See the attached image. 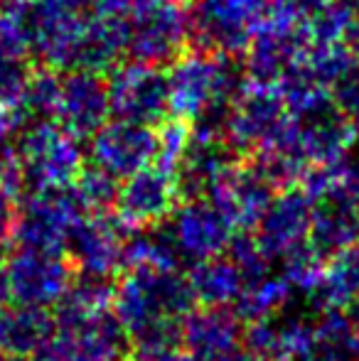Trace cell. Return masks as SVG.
I'll return each instance as SVG.
<instances>
[{
  "label": "cell",
  "mask_w": 359,
  "mask_h": 361,
  "mask_svg": "<svg viewBox=\"0 0 359 361\" xmlns=\"http://www.w3.org/2000/svg\"><path fill=\"white\" fill-rule=\"evenodd\" d=\"M197 300L187 276L180 271L138 268L116 283L114 307L116 317L126 327L128 337L158 322H182L195 310Z\"/></svg>",
  "instance_id": "obj_1"
},
{
  "label": "cell",
  "mask_w": 359,
  "mask_h": 361,
  "mask_svg": "<svg viewBox=\"0 0 359 361\" xmlns=\"http://www.w3.org/2000/svg\"><path fill=\"white\" fill-rule=\"evenodd\" d=\"M168 76L170 111L182 121H195L212 109H226L244 89V72L229 54L195 52L178 57Z\"/></svg>",
  "instance_id": "obj_2"
},
{
  "label": "cell",
  "mask_w": 359,
  "mask_h": 361,
  "mask_svg": "<svg viewBox=\"0 0 359 361\" xmlns=\"http://www.w3.org/2000/svg\"><path fill=\"white\" fill-rule=\"evenodd\" d=\"M296 123L298 118L288 114L276 86L246 79L229 106L221 140L234 155L256 157L286 143Z\"/></svg>",
  "instance_id": "obj_3"
},
{
  "label": "cell",
  "mask_w": 359,
  "mask_h": 361,
  "mask_svg": "<svg viewBox=\"0 0 359 361\" xmlns=\"http://www.w3.org/2000/svg\"><path fill=\"white\" fill-rule=\"evenodd\" d=\"M15 157L23 172L25 195L72 185L84 167L79 138L52 121L25 126Z\"/></svg>",
  "instance_id": "obj_4"
},
{
  "label": "cell",
  "mask_w": 359,
  "mask_h": 361,
  "mask_svg": "<svg viewBox=\"0 0 359 361\" xmlns=\"http://www.w3.org/2000/svg\"><path fill=\"white\" fill-rule=\"evenodd\" d=\"M190 23L180 0H133L126 18V52L150 67L173 64L182 57Z\"/></svg>",
  "instance_id": "obj_5"
},
{
  "label": "cell",
  "mask_w": 359,
  "mask_h": 361,
  "mask_svg": "<svg viewBox=\"0 0 359 361\" xmlns=\"http://www.w3.org/2000/svg\"><path fill=\"white\" fill-rule=\"evenodd\" d=\"M273 0H192L190 39L212 54H239L266 18Z\"/></svg>",
  "instance_id": "obj_6"
},
{
  "label": "cell",
  "mask_w": 359,
  "mask_h": 361,
  "mask_svg": "<svg viewBox=\"0 0 359 361\" xmlns=\"http://www.w3.org/2000/svg\"><path fill=\"white\" fill-rule=\"evenodd\" d=\"M87 214L89 209L74 190V182L52 190L30 192L20 204L15 243L20 248L59 253L74 224Z\"/></svg>",
  "instance_id": "obj_7"
},
{
  "label": "cell",
  "mask_w": 359,
  "mask_h": 361,
  "mask_svg": "<svg viewBox=\"0 0 359 361\" xmlns=\"http://www.w3.org/2000/svg\"><path fill=\"white\" fill-rule=\"evenodd\" d=\"M305 47V20L271 3L266 18L259 23L246 44V79L259 84H276L283 72L303 57Z\"/></svg>",
  "instance_id": "obj_8"
},
{
  "label": "cell",
  "mask_w": 359,
  "mask_h": 361,
  "mask_svg": "<svg viewBox=\"0 0 359 361\" xmlns=\"http://www.w3.org/2000/svg\"><path fill=\"white\" fill-rule=\"evenodd\" d=\"M130 337L109 310L69 327H54L35 361H128Z\"/></svg>",
  "instance_id": "obj_9"
},
{
  "label": "cell",
  "mask_w": 359,
  "mask_h": 361,
  "mask_svg": "<svg viewBox=\"0 0 359 361\" xmlns=\"http://www.w3.org/2000/svg\"><path fill=\"white\" fill-rule=\"evenodd\" d=\"M111 116L133 123L158 126L170 114L168 76L143 62L116 64L106 81Z\"/></svg>",
  "instance_id": "obj_10"
},
{
  "label": "cell",
  "mask_w": 359,
  "mask_h": 361,
  "mask_svg": "<svg viewBox=\"0 0 359 361\" xmlns=\"http://www.w3.org/2000/svg\"><path fill=\"white\" fill-rule=\"evenodd\" d=\"M10 295L20 305L49 307L57 305L74 278L72 261L54 251L18 248L5 263Z\"/></svg>",
  "instance_id": "obj_11"
},
{
  "label": "cell",
  "mask_w": 359,
  "mask_h": 361,
  "mask_svg": "<svg viewBox=\"0 0 359 361\" xmlns=\"http://www.w3.org/2000/svg\"><path fill=\"white\" fill-rule=\"evenodd\" d=\"M89 155L96 167L114 175L116 180L135 175L150 167L158 157V130L153 126L133 123V121H106L91 135Z\"/></svg>",
  "instance_id": "obj_12"
},
{
  "label": "cell",
  "mask_w": 359,
  "mask_h": 361,
  "mask_svg": "<svg viewBox=\"0 0 359 361\" xmlns=\"http://www.w3.org/2000/svg\"><path fill=\"white\" fill-rule=\"evenodd\" d=\"M87 13L30 5V52L47 69H77L82 57Z\"/></svg>",
  "instance_id": "obj_13"
},
{
  "label": "cell",
  "mask_w": 359,
  "mask_h": 361,
  "mask_svg": "<svg viewBox=\"0 0 359 361\" xmlns=\"http://www.w3.org/2000/svg\"><path fill=\"white\" fill-rule=\"evenodd\" d=\"M180 190L175 175L158 165L138 170L118 187L116 216L128 228H148L168 221L178 209Z\"/></svg>",
  "instance_id": "obj_14"
},
{
  "label": "cell",
  "mask_w": 359,
  "mask_h": 361,
  "mask_svg": "<svg viewBox=\"0 0 359 361\" xmlns=\"http://www.w3.org/2000/svg\"><path fill=\"white\" fill-rule=\"evenodd\" d=\"M276 192L278 190L271 185L269 177L259 170L256 162L239 165L234 160L221 172L219 180L209 187L205 200H209L221 214L229 219L231 226L246 231V228L259 224L261 214L271 204Z\"/></svg>",
  "instance_id": "obj_15"
},
{
  "label": "cell",
  "mask_w": 359,
  "mask_h": 361,
  "mask_svg": "<svg viewBox=\"0 0 359 361\" xmlns=\"http://www.w3.org/2000/svg\"><path fill=\"white\" fill-rule=\"evenodd\" d=\"M128 231L123 221L111 212H94L79 219L67 236L69 261L89 276L111 278L121 268V246Z\"/></svg>",
  "instance_id": "obj_16"
},
{
  "label": "cell",
  "mask_w": 359,
  "mask_h": 361,
  "mask_svg": "<svg viewBox=\"0 0 359 361\" xmlns=\"http://www.w3.org/2000/svg\"><path fill=\"white\" fill-rule=\"evenodd\" d=\"M168 226L182 261L190 263L221 256L234 236L231 221L209 200H187L170 214Z\"/></svg>",
  "instance_id": "obj_17"
},
{
  "label": "cell",
  "mask_w": 359,
  "mask_h": 361,
  "mask_svg": "<svg viewBox=\"0 0 359 361\" xmlns=\"http://www.w3.org/2000/svg\"><path fill=\"white\" fill-rule=\"evenodd\" d=\"M315 202L298 187L276 192L256 224V241L269 258H283L293 248L308 243Z\"/></svg>",
  "instance_id": "obj_18"
},
{
  "label": "cell",
  "mask_w": 359,
  "mask_h": 361,
  "mask_svg": "<svg viewBox=\"0 0 359 361\" xmlns=\"http://www.w3.org/2000/svg\"><path fill=\"white\" fill-rule=\"evenodd\" d=\"M109 91L106 81L89 69H72L59 84V101L54 118L74 138H91L109 121Z\"/></svg>",
  "instance_id": "obj_19"
},
{
  "label": "cell",
  "mask_w": 359,
  "mask_h": 361,
  "mask_svg": "<svg viewBox=\"0 0 359 361\" xmlns=\"http://www.w3.org/2000/svg\"><path fill=\"white\" fill-rule=\"evenodd\" d=\"M312 339L315 322L293 312H278L251 322L244 332L246 349L269 361H298L312 347Z\"/></svg>",
  "instance_id": "obj_20"
},
{
  "label": "cell",
  "mask_w": 359,
  "mask_h": 361,
  "mask_svg": "<svg viewBox=\"0 0 359 361\" xmlns=\"http://www.w3.org/2000/svg\"><path fill=\"white\" fill-rule=\"evenodd\" d=\"M355 138V126L337 109H330L312 118L298 121L296 150L308 167H325L350 155Z\"/></svg>",
  "instance_id": "obj_21"
},
{
  "label": "cell",
  "mask_w": 359,
  "mask_h": 361,
  "mask_svg": "<svg viewBox=\"0 0 359 361\" xmlns=\"http://www.w3.org/2000/svg\"><path fill=\"white\" fill-rule=\"evenodd\" d=\"M241 319L226 307L192 310L180 327V344L197 361H214L241 344Z\"/></svg>",
  "instance_id": "obj_22"
},
{
  "label": "cell",
  "mask_w": 359,
  "mask_h": 361,
  "mask_svg": "<svg viewBox=\"0 0 359 361\" xmlns=\"http://www.w3.org/2000/svg\"><path fill=\"white\" fill-rule=\"evenodd\" d=\"M231 162H234V152L224 145V140L192 135L178 170H175L180 197L205 200L209 187L219 180V175Z\"/></svg>",
  "instance_id": "obj_23"
},
{
  "label": "cell",
  "mask_w": 359,
  "mask_h": 361,
  "mask_svg": "<svg viewBox=\"0 0 359 361\" xmlns=\"http://www.w3.org/2000/svg\"><path fill=\"white\" fill-rule=\"evenodd\" d=\"M54 317L44 307L8 305L0 310V347L10 357H30L52 337Z\"/></svg>",
  "instance_id": "obj_24"
},
{
  "label": "cell",
  "mask_w": 359,
  "mask_h": 361,
  "mask_svg": "<svg viewBox=\"0 0 359 361\" xmlns=\"http://www.w3.org/2000/svg\"><path fill=\"white\" fill-rule=\"evenodd\" d=\"M310 298L320 312L350 310V305L359 298V241L327 258L322 278Z\"/></svg>",
  "instance_id": "obj_25"
},
{
  "label": "cell",
  "mask_w": 359,
  "mask_h": 361,
  "mask_svg": "<svg viewBox=\"0 0 359 361\" xmlns=\"http://www.w3.org/2000/svg\"><path fill=\"white\" fill-rule=\"evenodd\" d=\"M300 190L312 202H337L359 212V155H345L335 165L308 167Z\"/></svg>",
  "instance_id": "obj_26"
},
{
  "label": "cell",
  "mask_w": 359,
  "mask_h": 361,
  "mask_svg": "<svg viewBox=\"0 0 359 361\" xmlns=\"http://www.w3.org/2000/svg\"><path fill=\"white\" fill-rule=\"evenodd\" d=\"M298 361H359V324L345 310L320 312L312 347Z\"/></svg>",
  "instance_id": "obj_27"
},
{
  "label": "cell",
  "mask_w": 359,
  "mask_h": 361,
  "mask_svg": "<svg viewBox=\"0 0 359 361\" xmlns=\"http://www.w3.org/2000/svg\"><path fill=\"white\" fill-rule=\"evenodd\" d=\"M187 281L195 300L205 307H226L236 300L244 276L229 256H214L192 263Z\"/></svg>",
  "instance_id": "obj_28"
},
{
  "label": "cell",
  "mask_w": 359,
  "mask_h": 361,
  "mask_svg": "<svg viewBox=\"0 0 359 361\" xmlns=\"http://www.w3.org/2000/svg\"><path fill=\"white\" fill-rule=\"evenodd\" d=\"M116 286L106 276H89L82 273L72 278L69 288L57 300V312H54V327H69V324L84 322V319L101 314L114 302Z\"/></svg>",
  "instance_id": "obj_29"
},
{
  "label": "cell",
  "mask_w": 359,
  "mask_h": 361,
  "mask_svg": "<svg viewBox=\"0 0 359 361\" xmlns=\"http://www.w3.org/2000/svg\"><path fill=\"white\" fill-rule=\"evenodd\" d=\"M359 241V212L337 202H317L310 221V243L325 258Z\"/></svg>",
  "instance_id": "obj_30"
},
{
  "label": "cell",
  "mask_w": 359,
  "mask_h": 361,
  "mask_svg": "<svg viewBox=\"0 0 359 361\" xmlns=\"http://www.w3.org/2000/svg\"><path fill=\"white\" fill-rule=\"evenodd\" d=\"M273 86H276L278 94H281V101L286 104L288 114L298 121L312 118V116L322 114V111L335 109L330 86L317 81L315 76L308 72L300 59H298L291 69H286L283 76Z\"/></svg>",
  "instance_id": "obj_31"
},
{
  "label": "cell",
  "mask_w": 359,
  "mask_h": 361,
  "mask_svg": "<svg viewBox=\"0 0 359 361\" xmlns=\"http://www.w3.org/2000/svg\"><path fill=\"white\" fill-rule=\"evenodd\" d=\"M288 295H291V286L283 281L281 276H266L261 278H251L244 281L239 295L231 305L234 310L231 312L241 319V322H259V319L273 317L278 314L288 302Z\"/></svg>",
  "instance_id": "obj_32"
},
{
  "label": "cell",
  "mask_w": 359,
  "mask_h": 361,
  "mask_svg": "<svg viewBox=\"0 0 359 361\" xmlns=\"http://www.w3.org/2000/svg\"><path fill=\"white\" fill-rule=\"evenodd\" d=\"M300 62L325 86H335L337 81L357 69L355 57L345 42H308Z\"/></svg>",
  "instance_id": "obj_33"
},
{
  "label": "cell",
  "mask_w": 359,
  "mask_h": 361,
  "mask_svg": "<svg viewBox=\"0 0 359 361\" xmlns=\"http://www.w3.org/2000/svg\"><path fill=\"white\" fill-rule=\"evenodd\" d=\"M59 84H62V79H59L54 69L44 67L39 72H32L18 109L23 114L25 123H37V121L54 118V111H57V101H59Z\"/></svg>",
  "instance_id": "obj_34"
},
{
  "label": "cell",
  "mask_w": 359,
  "mask_h": 361,
  "mask_svg": "<svg viewBox=\"0 0 359 361\" xmlns=\"http://www.w3.org/2000/svg\"><path fill=\"white\" fill-rule=\"evenodd\" d=\"M283 261V273L281 278L291 286V290H300L305 295H312V290L317 288L325 271V261L320 251L310 246V243H303V246L293 248L291 253L281 258Z\"/></svg>",
  "instance_id": "obj_35"
},
{
  "label": "cell",
  "mask_w": 359,
  "mask_h": 361,
  "mask_svg": "<svg viewBox=\"0 0 359 361\" xmlns=\"http://www.w3.org/2000/svg\"><path fill=\"white\" fill-rule=\"evenodd\" d=\"M355 18L357 15L350 0H332L305 20L308 42H342Z\"/></svg>",
  "instance_id": "obj_36"
},
{
  "label": "cell",
  "mask_w": 359,
  "mask_h": 361,
  "mask_svg": "<svg viewBox=\"0 0 359 361\" xmlns=\"http://www.w3.org/2000/svg\"><path fill=\"white\" fill-rule=\"evenodd\" d=\"M118 180L101 167H82L74 180V190L79 192L82 202L91 212H109L118 200Z\"/></svg>",
  "instance_id": "obj_37"
},
{
  "label": "cell",
  "mask_w": 359,
  "mask_h": 361,
  "mask_svg": "<svg viewBox=\"0 0 359 361\" xmlns=\"http://www.w3.org/2000/svg\"><path fill=\"white\" fill-rule=\"evenodd\" d=\"M30 0L13 8H0V54L28 57L30 54Z\"/></svg>",
  "instance_id": "obj_38"
},
{
  "label": "cell",
  "mask_w": 359,
  "mask_h": 361,
  "mask_svg": "<svg viewBox=\"0 0 359 361\" xmlns=\"http://www.w3.org/2000/svg\"><path fill=\"white\" fill-rule=\"evenodd\" d=\"M30 76H32V67L25 57H3L0 54V109H20Z\"/></svg>",
  "instance_id": "obj_39"
},
{
  "label": "cell",
  "mask_w": 359,
  "mask_h": 361,
  "mask_svg": "<svg viewBox=\"0 0 359 361\" xmlns=\"http://www.w3.org/2000/svg\"><path fill=\"white\" fill-rule=\"evenodd\" d=\"M226 256L236 263V268L241 271L244 281H251V278H261L269 271V256L261 251L256 236L246 231H239L231 236L229 246H226Z\"/></svg>",
  "instance_id": "obj_40"
},
{
  "label": "cell",
  "mask_w": 359,
  "mask_h": 361,
  "mask_svg": "<svg viewBox=\"0 0 359 361\" xmlns=\"http://www.w3.org/2000/svg\"><path fill=\"white\" fill-rule=\"evenodd\" d=\"M190 138H192V130L185 121L182 118L168 121V123L158 130V157H155L153 165L163 167V170L175 175L182 155H185L187 145H190Z\"/></svg>",
  "instance_id": "obj_41"
},
{
  "label": "cell",
  "mask_w": 359,
  "mask_h": 361,
  "mask_svg": "<svg viewBox=\"0 0 359 361\" xmlns=\"http://www.w3.org/2000/svg\"><path fill=\"white\" fill-rule=\"evenodd\" d=\"M20 204L18 197L0 190V251L15 243V228H18Z\"/></svg>",
  "instance_id": "obj_42"
},
{
  "label": "cell",
  "mask_w": 359,
  "mask_h": 361,
  "mask_svg": "<svg viewBox=\"0 0 359 361\" xmlns=\"http://www.w3.org/2000/svg\"><path fill=\"white\" fill-rule=\"evenodd\" d=\"M330 3H332V0H273V5H276V8L286 10V13L296 15V18H300V20L312 18L317 10H322L325 5H330Z\"/></svg>",
  "instance_id": "obj_43"
},
{
  "label": "cell",
  "mask_w": 359,
  "mask_h": 361,
  "mask_svg": "<svg viewBox=\"0 0 359 361\" xmlns=\"http://www.w3.org/2000/svg\"><path fill=\"white\" fill-rule=\"evenodd\" d=\"M133 361H197L192 354L178 349H160V352H138Z\"/></svg>",
  "instance_id": "obj_44"
},
{
  "label": "cell",
  "mask_w": 359,
  "mask_h": 361,
  "mask_svg": "<svg viewBox=\"0 0 359 361\" xmlns=\"http://www.w3.org/2000/svg\"><path fill=\"white\" fill-rule=\"evenodd\" d=\"M32 3L47 5V8H59V10H72V13H87L94 0H32Z\"/></svg>",
  "instance_id": "obj_45"
},
{
  "label": "cell",
  "mask_w": 359,
  "mask_h": 361,
  "mask_svg": "<svg viewBox=\"0 0 359 361\" xmlns=\"http://www.w3.org/2000/svg\"><path fill=\"white\" fill-rule=\"evenodd\" d=\"M345 44H347V49L352 52V57H355V62L359 67V18L352 20L350 30H347V35H345Z\"/></svg>",
  "instance_id": "obj_46"
},
{
  "label": "cell",
  "mask_w": 359,
  "mask_h": 361,
  "mask_svg": "<svg viewBox=\"0 0 359 361\" xmlns=\"http://www.w3.org/2000/svg\"><path fill=\"white\" fill-rule=\"evenodd\" d=\"M214 361H269V359H264V357H259V354H254V352H249V349H231L229 354H224V357H219V359H214Z\"/></svg>",
  "instance_id": "obj_47"
},
{
  "label": "cell",
  "mask_w": 359,
  "mask_h": 361,
  "mask_svg": "<svg viewBox=\"0 0 359 361\" xmlns=\"http://www.w3.org/2000/svg\"><path fill=\"white\" fill-rule=\"evenodd\" d=\"M13 300L10 295V283H8V273H5V263L0 261V310L8 307V302Z\"/></svg>",
  "instance_id": "obj_48"
},
{
  "label": "cell",
  "mask_w": 359,
  "mask_h": 361,
  "mask_svg": "<svg viewBox=\"0 0 359 361\" xmlns=\"http://www.w3.org/2000/svg\"><path fill=\"white\" fill-rule=\"evenodd\" d=\"M350 317L355 319V322L359 324V298L355 300V302L350 305Z\"/></svg>",
  "instance_id": "obj_49"
},
{
  "label": "cell",
  "mask_w": 359,
  "mask_h": 361,
  "mask_svg": "<svg viewBox=\"0 0 359 361\" xmlns=\"http://www.w3.org/2000/svg\"><path fill=\"white\" fill-rule=\"evenodd\" d=\"M350 123L355 126V130H357V133H359V111H357V114H355V118H352Z\"/></svg>",
  "instance_id": "obj_50"
},
{
  "label": "cell",
  "mask_w": 359,
  "mask_h": 361,
  "mask_svg": "<svg viewBox=\"0 0 359 361\" xmlns=\"http://www.w3.org/2000/svg\"><path fill=\"white\" fill-rule=\"evenodd\" d=\"M8 357H5V352H3V347H0V361H5Z\"/></svg>",
  "instance_id": "obj_51"
},
{
  "label": "cell",
  "mask_w": 359,
  "mask_h": 361,
  "mask_svg": "<svg viewBox=\"0 0 359 361\" xmlns=\"http://www.w3.org/2000/svg\"><path fill=\"white\" fill-rule=\"evenodd\" d=\"M8 145H10V143H0V147H8Z\"/></svg>",
  "instance_id": "obj_52"
}]
</instances>
